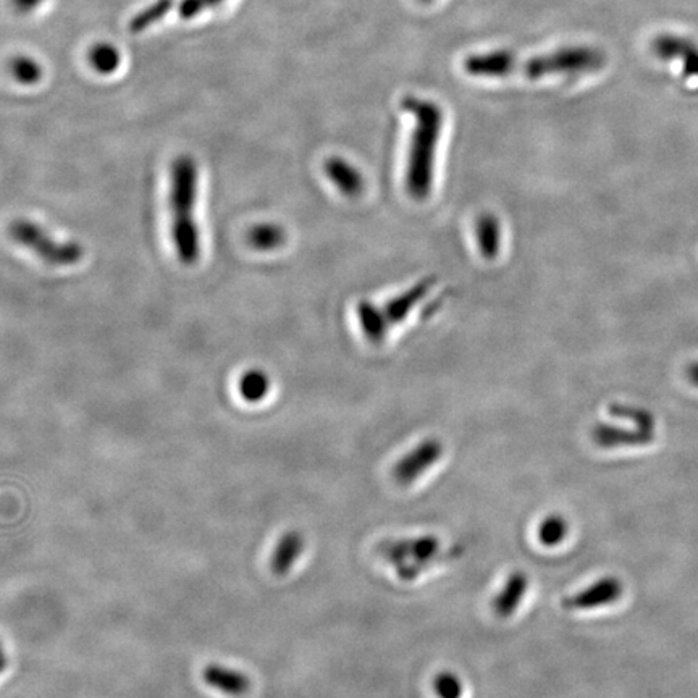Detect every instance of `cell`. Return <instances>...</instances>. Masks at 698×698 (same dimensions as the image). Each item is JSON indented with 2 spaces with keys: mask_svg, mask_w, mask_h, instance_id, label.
I'll list each match as a JSON object with an SVG mask.
<instances>
[{
  "mask_svg": "<svg viewBox=\"0 0 698 698\" xmlns=\"http://www.w3.org/2000/svg\"><path fill=\"white\" fill-rule=\"evenodd\" d=\"M10 236L23 248L54 267L76 265L85 256V249L75 241H57L38 223L28 219H17L10 223Z\"/></svg>",
  "mask_w": 698,
  "mask_h": 698,
  "instance_id": "cell-5",
  "label": "cell"
},
{
  "mask_svg": "<svg viewBox=\"0 0 698 698\" xmlns=\"http://www.w3.org/2000/svg\"><path fill=\"white\" fill-rule=\"evenodd\" d=\"M43 4V0H12L13 9L18 13L33 12L36 7Z\"/></svg>",
  "mask_w": 698,
  "mask_h": 698,
  "instance_id": "cell-26",
  "label": "cell"
},
{
  "mask_svg": "<svg viewBox=\"0 0 698 698\" xmlns=\"http://www.w3.org/2000/svg\"><path fill=\"white\" fill-rule=\"evenodd\" d=\"M0 653H2V647H0Z\"/></svg>",
  "mask_w": 698,
  "mask_h": 698,
  "instance_id": "cell-30",
  "label": "cell"
},
{
  "mask_svg": "<svg viewBox=\"0 0 698 698\" xmlns=\"http://www.w3.org/2000/svg\"><path fill=\"white\" fill-rule=\"evenodd\" d=\"M434 283L435 277L424 278L422 282L416 283L413 288H409L403 295L390 299L382 307L383 316L387 319L388 325L393 327V325L403 322L408 317L409 312L413 311V307L429 293Z\"/></svg>",
  "mask_w": 698,
  "mask_h": 698,
  "instance_id": "cell-13",
  "label": "cell"
},
{
  "mask_svg": "<svg viewBox=\"0 0 698 698\" xmlns=\"http://www.w3.org/2000/svg\"><path fill=\"white\" fill-rule=\"evenodd\" d=\"M304 547H306V540L298 530H290L282 535V539L278 540L277 547H275L272 560H270V568L275 576H286L303 555Z\"/></svg>",
  "mask_w": 698,
  "mask_h": 698,
  "instance_id": "cell-14",
  "label": "cell"
},
{
  "mask_svg": "<svg viewBox=\"0 0 698 698\" xmlns=\"http://www.w3.org/2000/svg\"><path fill=\"white\" fill-rule=\"evenodd\" d=\"M89 62L101 75H110L120 65V52L112 44H97L89 52Z\"/></svg>",
  "mask_w": 698,
  "mask_h": 698,
  "instance_id": "cell-22",
  "label": "cell"
},
{
  "mask_svg": "<svg viewBox=\"0 0 698 698\" xmlns=\"http://www.w3.org/2000/svg\"><path fill=\"white\" fill-rule=\"evenodd\" d=\"M222 2L223 0H181L180 5H178V15L183 20H191V18L201 15L204 10L211 9Z\"/></svg>",
  "mask_w": 698,
  "mask_h": 698,
  "instance_id": "cell-25",
  "label": "cell"
},
{
  "mask_svg": "<svg viewBox=\"0 0 698 698\" xmlns=\"http://www.w3.org/2000/svg\"><path fill=\"white\" fill-rule=\"evenodd\" d=\"M440 550L442 542L437 535L427 534L408 539L385 540L380 543L377 551L382 560L392 564L401 581L411 582L437 560Z\"/></svg>",
  "mask_w": 698,
  "mask_h": 698,
  "instance_id": "cell-4",
  "label": "cell"
},
{
  "mask_svg": "<svg viewBox=\"0 0 698 698\" xmlns=\"http://www.w3.org/2000/svg\"><path fill=\"white\" fill-rule=\"evenodd\" d=\"M286 241V233L277 223H261L251 228L248 233V243L251 248L261 253H270L282 248Z\"/></svg>",
  "mask_w": 698,
  "mask_h": 698,
  "instance_id": "cell-17",
  "label": "cell"
},
{
  "mask_svg": "<svg viewBox=\"0 0 698 698\" xmlns=\"http://www.w3.org/2000/svg\"><path fill=\"white\" fill-rule=\"evenodd\" d=\"M270 392V379L264 371L251 369L240 380V393L248 403H261Z\"/></svg>",
  "mask_w": 698,
  "mask_h": 698,
  "instance_id": "cell-19",
  "label": "cell"
},
{
  "mask_svg": "<svg viewBox=\"0 0 698 698\" xmlns=\"http://www.w3.org/2000/svg\"><path fill=\"white\" fill-rule=\"evenodd\" d=\"M401 107L414 120L406 165V190L414 201L421 202L429 198L434 186L435 154L445 115L437 102L416 96L404 97Z\"/></svg>",
  "mask_w": 698,
  "mask_h": 698,
  "instance_id": "cell-2",
  "label": "cell"
},
{
  "mask_svg": "<svg viewBox=\"0 0 698 698\" xmlns=\"http://www.w3.org/2000/svg\"><path fill=\"white\" fill-rule=\"evenodd\" d=\"M356 314H358L359 327L367 341L380 345L392 328L383 316L382 307L375 306L371 301H361L356 307Z\"/></svg>",
  "mask_w": 698,
  "mask_h": 698,
  "instance_id": "cell-15",
  "label": "cell"
},
{
  "mask_svg": "<svg viewBox=\"0 0 698 698\" xmlns=\"http://www.w3.org/2000/svg\"><path fill=\"white\" fill-rule=\"evenodd\" d=\"M624 585L618 577L608 576L593 582L587 589L563 598L561 606L566 611L597 610L600 606L613 605L623 597Z\"/></svg>",
  "mask_w": 698,
  "mask_h": 698,
  "instance_id": "cell-7",
  "label": "cell"
},
{
  "mask_svg": "<svg viewBox=\"0 0 698 698\" xmlns=\"http://www.w3.org/2000/svg\"><path fill=\"white\" fill-rule=\"evenodd\" d=\"M653 54L661 60L679 62L686 80H698V47L676 34H661L652 43Z\"/></svg>",
  "mask_w": 698,
  "mask_h": 698,
  "instance_id": "cell-8",
  "label": "cell"
},
{
  "mask_svg": "<svg viewBox=\"0 0 698 698\" xmlns=\"http://www.w3.org/2000/svg\"><path fill=\"white\" fill-rule=\"evenodd\" d=\"M7 668V658H5L4 653H0V673Z\"/></svg>",
  "mask_w": 698,
  "mask_h": 698,
  "instance_id": "cell-28",
  "label": "cell"
},
{
  "mask_svg": "<svg viewBox=\"0 0 698 698\" xmlns=\"http://www.w3.org/2000/svg\"><path fill=\"white\" fill-rule=\"evenodd\" d=\"M424 2H432V0H424Z\"/></svg>",
  "mask_w": 698,
  "mask_h": 698,
  "instance_id": "cell-29",
  "label": "cell"
},
{
  "mask_svg": "<svg viewBox=\"0 0 698 698\" xmlns=\"http://www.w3.org/2000/svg\"><path fill=\"white\" fill-rule=\"evenodd\" d=\"M325 173L345 198L356 199L366 190V180L348 160L332 157L325 162Z\"/></svg>",
  "mask_w": 698,
  "mask_h": 698,
  "instance_id": "cell-10",
  "label": "cell"
},
{
  "mask_svg": "<svg viewBox=\"0 0 698 698\" xmlns=\"http://www.w3.org/2000/svg\"><path fill=\"white\" fill-rule=\"evenodd\" d=\"M476 238L479 251L487 261H493L500 253V222L493 214H482L476 220Z\"/></svg>",
  "mask_w": 698,
  "mask_h": 698,
  "instance_id": "cell-16",
  "label": "cell"
},
{
  "mask_svg": "<svg viewBox=\"0 0 698 698\" xmlns=\"http://www.w3.org/2000/svg\"><path fill=\"white\" fill-rule=\"evenodd\" d=\"M443 451L445 446L438 438L430 437L422 440L393 467V479L396 480V484L403 487L413 485L422 474L432 469L442 459Z\"/></svg>",
  "mask_w": 698,
  "mask_h": 698,
  "instance_id": "cell-6",
  "label": "cell"
},
{
  "mask_svg": "<svg viewBox=\"0 0 698 698\" xmlns=\"http://www.w3.org/2000/svg\"><path fill=\"white\" fill-rule=\"evenodd\" d=\"M175 7V0H156L154 4L149 5L148 9L139 12L128 26L131 33H143V31L151 28L154 23H159L165 15H169L170 10Z\"/></svg>",
  "mask_w": 698,
  "mask_h": 698,
  "instance_id": "cell-20",
  "label": "cell"
},
{
  "mask_svg": "<svg viewBox=\"0 0 698 698\" xmlns=\"http://www.w3.org/2000/svg\"><path fill=\"white\" fill-rule=\"evenodd\" d=\"M434 690L438 698H461L464 694L463 682L451 671L435 676Z\"/></svg>",
  "mask_w": 698,
  "mask_h": 698,
  "instance_id": "cell-24",
  "label": "cell"
},
{
  "mask_svg": "<svg viewBox=\"0 0 698 698\" xmlns=\"http://www.w3.org/2000/svg\"><path fill=\"white\" fill-rule=\"evenodd\" d=\"M569 535V524L563 514H550L540 522L537 537L543 547H558Z\"/></svg>",
  "mask_w": 698,
  "mask_h": 698,
  "instance_id": "cell-18",
  "label": "cell"
},
{
  "mask_svg": "<svg viewBox=\"0 0 698 698\" xmlns=\"http://www.w3.org/2000/svg\"><path fill=\"white\" fill-rule=\"evenodd\" d=\"M655 434L640 429H621L616 425L597 424L592 429V440L595 445L605 450L619 446H645L653 442Z\"/></svg>",
  "mask_w": 698,
  "mask_h": 698,
  "instance_id": "cell-9",
  "label": "cell"
},
{
  "mask_svg": "<svg viewBox=\"0 0 698 698\" xmlns=\"http://www.w3.org/2000/svg\"><path fill=\"white\" fill-rule=\"evenodd\" d=\"M9 70L15 81L26 86L36 85L43 76L41 65L26 55H20V57L10 60Z\"/></svg>",
  "mask_w": 698,
  "mask_h": 698,
  "instance_id": "cell-23",
  "label": "cell"
},
{
  "mask_svg": "<svg viewBox=\"0 0 698 698\" xmlns=\"http://www.w3.org/2000/svg\"><path fill=\"white\" fill-rule=\"evenodd\" d=\"M527 589H529V577L526 572H511L505 585L493 600V613L501 619L511 618L519 610L522 600L526 597Z\"/></svg>",
  "mask_w": 698,
  "mask_h": 698,
  "instance_id": "cell-11",
  "label": "cell"
},
{
  "mask_svg": "<svg viewBox=\"0 0 698 698\" xmlns=\"http://www.w3.org/2000/svg\"><path fill=\"white\" fill-rule=\"evenodd\" d=\"M687 379L690 383H694L695 387H698V362L687 367Z\"/></svg>",
  "mask_w": 698,
  "mask_h": 698,
  "instance_id": "cell-27",
  "label": "cell"
},
{
  "mask_svg": "<svg viewBox=\"0 0 698 698\" xmlns=\"http://www.w3.org/2000/svg\"><path fill=\"white\" fill-rule=\"evenodd\" d=\"M202 679L207 686L220 690L223 694L240 697L251 689V679L238 669L227 666L209 665L202 671Z\"/></svg>",
  "mask_w": 698,
  "mask_h": 698,
  "instance_id": "cell-12",
  "label": "cell"
},
{
  "mask_svg": "<svg viewBox=\"0 0 698 698\" xmlns=\"http://www.w3.org/2000/svg\"><path fill=\"white\" fill-rule=\"evenodd\" d=\"M610 414L613 417H619L624 421H629L634 424L635 429L645 430V432H653L655 434V417L650 411L637 406H629V404L614 403L610 406Z\"/></svg>",
  "mask_w": 698,
  "mask_h": 698,
  "instance_id": "cell-21",
  "label": "cell"
},
{
  "mask_svg": "<svg viewBox=\"0 0 698 698\" xmlns=\"http://www.w3.org/2000/svg\"><path fill=\"white\" fill-rule=\"evenodd\" d=\"M198 190L196 160L190 156L178 157L170 172V212L173 246L183 265H194L201 256V233L196 220Z\"/></svg>",
  "mask_w": 698,
  "mask_h": 698,
  "instance_id": "cell-3",
  "label": "cell"
},
{
  "mask_svg": "<svg viewBox=\"0 0 698 698\" xmlns=\"http://www.w3.org/2000/svg\"><path fill=\"white\" fill-rule=\"evenodd\" d=\"M603 51L592 46H566L548 54L521 57L513 51H488L472 54L464 60L467 75L476 78L543 80L550 76H581L598 72L605 65Z\"/></svg>",
  "mask_w": 698,
  "mask_h": 698,
  "instance_id": "cell-1",
  "label": "cell"
}]
</instances>
